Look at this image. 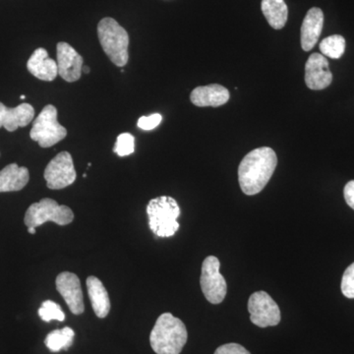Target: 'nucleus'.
<instances>
[{
	"label": "nucleus",
	"mask_w": 354,
	"mask_h": 354,
	"mask_svg": "<svg viewBox=\"0 0 354 354\" xmlns=\"http://www.w3.org/2000/svg\"><path fill=\"white\" fill-rule=\"evenodd\" d=\"M278 158L269 147H261L247 153L239 167V180L242 192L248 196L264 189L276 171Z\"/></svg>",
	"instance_id": "obj_1"
},
{
	"label": "nucleus",
	"mask_w": 354,
	"mask_h": 354,
	"mask_svg": "<svg viewBox=\"0 0 354 354\" xmlns=\"http://www.w3.org/2000/svg\"><path fill=\"white\" fill-rule=\"evenodd\" d=\"M187 339V329L183 321L171 313H164L153 326L150 344L157 354H180Z\"/></svg>",
	"instance_id": "obj_2"
},
{
	"label": "nucleus",
	"mask_w": 354,
	"mask_h": 354,
	"mask_svg": "<svg viewBox=\"0 0 354 354\" xmlns=\"http://www.w3.org/2000/svg\"><path fill=\"white\" fill-rule=\"evenodd\" d=\"M97 37L111 62L116 66H125L129 59V36L127 30L121 27L118 21L106 17L97 25Z\"/></svg>",
	"instance_id": "obj_3"
},
{
	"label": "nucleus",
	"mask_w": 354,
	"mask_h": 354,
	"mask_svg": "<svg viewBox=\"0 0 354 354\" xmlns=\"http://www.w3.org/2000/svg\"><path fill=\"white\" fill-rule=\"evenodd\" d=\"M147 214L149 225L156 236H174L179 230L177 218L180 216V208L172 197L153 198L147 206Z\"/></svg>",
	"instance_id": "obj_4"
},
{
	"label": "nucleus",
	"mask_w": 354,
	"mask_h": 354,
	"mask_svg": "<svg viewBox=\"0 0 354 354\" xmlns=\"http://www.w3.org/2000/svg\"><path fill=\"white\" fill-rule=\"evenodd\" d=\"M67 136L66 128L57 121V109L48 104L41 109L38 118L32 123L30 137L41 148H50L57 145Z\"/></svg>",
	"instance_id": "obj_5"
},
{
	"label": "nucleus",
	"mask_w": 354,
	"mask_h": 354,
	"mask_svg": "<svg viewBox=\"0 0 354 354\" xmlns=\"http://www.w3.org/2000/svg\"><path fill=\"white\" fill-rule=\"evenodd\" d=\"M74 220V214L69 207L59 205L55 200L44 198L34 203L25 214L24 223L28 227H38L48 221L58 225H67Z\"/></svg>",
	"instance_id": "obj_6"
},
{
	"label": "nucleus",
	"mask_w": 354,
	"mask_h": 354,
	"mask_svg": "<svg viewBox=\"0 0 354 354\" xmlns=\"http://www.w3.org/2000/svg\"><path fill=\"white\" fill-rule=\"evenodd\" d=\"M220 260L215 256H209L202 265L200 285L206 299L209 304H220L227 292V285L220 272Z\"/></svg>",
	"instance_id": "obj_7"
},
{
	"label": "nucleus",
	"mask_w": 354,
	"mask_h": 354,
	"mask_svg": "<svg viewBox=\"0 0 354 354\" xmlns=\"http://www.w3.org/2000/svg\"><path fill=\"white\" fill-rule=\"evenodd\" d=\"M250 320L260 328L274 327L281 322L278 304L265 291L253 293L248 300Z\"/></svg>",
	"instance_id": "obj_8"
},
{
	"label": "nucleus",
	"mask_w": 354,
	"mask_h": 354,
	"mask_svg": "<svg viewBox=\"0 0 354 354\" xmlns=\"http://www.w3.org/2000/svg\"><path fill=\"white\" fill-rule=\"evenodd\" d=\"M44 176L50 189H64L73 184L77 174L72 156L68 152L58 153L46 165Z\"/></svg>",
	"instance_id": "obj_9"
},
{
	"label": "nucleus",
	"mask_w": 354,
	"mask_h": 354,
	"mask_svg": "<svg viewBox=\"0 0 354 354\" xmlns=\"http://www.w3.org/2000/svg\"><path fill=\"white\" fill-rule=\"evenodd\" d=\"M57 290L60 293L70 311L74 315H81L85 311L83 291L80 279L73 272H64L58 274L55 281Z\"/></svg>",
	"instance_id": "obj_10"
},
{
	"label": "nucleus",
	"mask_w": 354,
	"mask_h": 354,
	"mask_svg": "<svg viewBox=\"0 0 354 354\" xmlns=\"http://www.w3.org/2000/svg\"><path fill=\"white\" fill-rule=\"evenodd\" d=\"M58 75L66 82H76L81 78L84 66L83 57L69 44L58 43L57 46Z\"/></svg>",
	"instance_id": "obj_11"
},
{
	"label": "nucleus",
	"mask_w": 354,
	"mask_h": 354,
	"mask_svg": "<svg viewBox=\"0 0 354 354\" xmlns=\"http://www.w3.org/2000/svg\"><path fill=\"white\" fill-rule=\"evenodd\" d=\"M333 82V74L327 58L320 53L310 55L305 64V83L314 91L329 87Z\"/></svg>",
	"instance_id": "obj_12"
},
{
	"label": "nucleus",
	"mask_w": 354,
	"mask_h": 354,
	"mask_svg": "<svg viewBox=\"0 0 354 354\" xmlns=\"http://www.w3.org/2000/svg\"><path fill=\"white\" fill-rule=\"evenodd\" d=\"M35 118V109L31 104L23 102L16 108H7L0 102V128L14 132L19 127H26Z\"/></svg>",
	"instance_id": "obj_13"
},
{
	"label": "nucleus",
	"mask_w": 354,
	"mask_h": 354,
	"mask_svg": "<svg viewBox=\"0 0 354 354\" xmlns=\"http://www.w3.org/2000/svg\"><path fill=\"white\" fill-rule=\"evenodd\" d=\"M230 95L227 88L218 84H211L208 86H201L192 91L190 101L194 106L199 108L213 106L218 108L227 104Z\"/></svg>",
	"instance_id": "obj_14"
},
{
	"label": "nucleus",
	"mask_w": 354,
	"mask_h": 354,
	"mask_svg": "<svg viewBox=\"0 0 354 354\" xmlns=\"http://www.w3.org/2000/svg\"><path fill=\"white\" fill-rule=\"evenodd\" d=\"M30 73L41 81L55 80L58 75L57 62L48 57V53L44 48H37L27 62Z\"/></svg>",
	"instance_id": "obj_15"
},
{
	"label": "nucleus",
	"mask_w": 354,
	"mask_h": 354,
	"mask_svg": "<svg viewBox=\"0 0 354 354\" xmlns=\"http://www.w3.org/2000/svg\"><path fill=\"white\" fill-rule=\"evenodd\" d=\"M324 13L318 7L310 9L301 26V46L305 51L311 50L322 34Z\"/></svg>",
	"instance_id": "obj_16"
},
{
	"label": "nucleus",
	"mask_w": 354,
	"mask_h": 354,
	"mask_svg": "<svg viewBox=\"0 0 354 354\" xmlns=\"http://www.w3.org/2000/svg\"><path fill=\"white\" fill-rule=\"evenodd\" d=\"M30 180L29 169L19 167L17 164H10L0 171V193L20 191Z\"/></svg>",
	"instance_id": "obj_17"
},
{
	"label": "nucleus",
	"mask_w": 354,
	"mask_h": 354,
	"mask_svg": "<svg viewBox=\"0 0 354 354\" xmlns=\"http://www.w3.org/2000/svg\"><path fill=\"white\" fill-rule=\"evenodd\" d=\"M88 295L95 315L104 319L111 311V300L104 283L97 277L91 276L87 279Z\"/></svg>",
	"instance_id": "obj_18"
},
{
	"label": "nucleus",
	"mask_w": 354,
	"mask_h": 354,
	"mask_svg": "<svg viewBox=\"0 0 354 354\" xmlns=\"http://www.w3.org/2000/svg\"><path fill=\"white\" fill-rule=\"evenodd\" d=\"M261 9L268 23L274 30L285 27L288 18V8L285 0H262Z\"/></svg>",
	"instance_id": "obj_19"
},
{
	"label": "nucleus",
	"mask_w": 354,
	"mask_h": 354,
	"mask_svg": "<svg viewBox=\"0 0 354 354\" xmlns=\"http://www.w3.org/2000/svg\"><path fill=\"white\" fill-rule=\"evenodd\" d=\"M74 337H75L74 330L71 328L65 327L62 330H55L50 332L46 335L44 344L53 353H58L62 349L67 351L73 344Z\"/></svg>",
	"instance_id": "obj_20"
},
{
	"label": "nucleus",
	"mask_w": 354,
	"mask_h": 354,
	"mask_svg": "<svg viewBox=\"0 0 354 354\" xmlns=\"http://www.w3.org/2000/svg\"><path fill=\"white\" fill-rule=\"evenodd\" d=\"M320 50L324 57L339 59L346 50V39L341 35L328 37L321 41Z\"/></svg>",
	"instance_id": "obj_21"
},
{
	"label": "nucleus",
	"mask_w": 354,
	"mask_h": 354,
	"mask_svg": "<svg viewBox=\"0 0 354 354\" xmlns=\"http://www.w3.org/2000/svg\"><path fill=\"white\" fill-rule=\"evenodd\" d=\"M39 316L46 323H50L53 320L64 322L65 320V314L60 305L51 300H46L43 302L41 308L39 309Z\"/></svg>",
	"instance_id": "obj_22"
},
{
	"label": "nucleus",
	"mask_w": 354,
	"mask_h": 354,
	"mask_svg": "<svg viewBox=\"0 0 354 354\" xmlns=\"http://www.w3.org/2000/svg\"><path fill=\"white\" fill-rule=\"evenodd\" d=\"M135 151V138L130 133H122L116 139L113 152L120 157H127Z\"/></svg>",
	"instance_id": "obj_23"
},
{
	"label": "nucleus",
	"mask_w": 354,
	"mask_h": 354,
	"mask_svg": "<svg viewBox=\"0 0 354 354\" xmlns=\"http://www.w3.org/2000/svg\"><path fill=\"white\" fill-rule=\"evenodd\" d=\"M342 291L344 297L354 298V263L346 268L342 279Z\"/></svg>",
	"instance_id": "obj_24"
},
{
	"label": "nucleus",
	"mask_w": 354,
	"mask_h": 354,
	"mask_svg": "<svg viewBox=\"0 0 354 354\" xmlns=\"http://www.w3.org/2000/svg\"><path fill=\"white\" fill-rule=\"evenodd\" d=\"M162 118L160 113L151 114L149 116H142L138 120V127L145 131L155 129L162 122Z\"/></svg>",
	"instance_id": "obj_25"
},
{
	"label": "nucleus",
	"mask_w": 354,
	"mask_h": 354,
	"mask_svg": "<svg viewBox=\"0 0 354 354\" xmlns=\"http://www.w3.org/2000/svg\"><path fill=\"white\" fill-rule=\"evenodd\" d=\"M215 354H251L239 344H227L216 348Z\"/></svg>",
	"instance_id": "obj_26"
},
{
	"label": "nucleus",
	"mask_w": 354,
	"mask_h": 354,
	"mask_svg": "<svg viewBox=\"0 0 354 354\" xmlns=\"http://www.w3.org/2000/svg\"><path fill=\"white\" fill-rule=\"evenodd\" d=\"M344 199L346 204L354 209V180L349 181L344 189Z\"/></svg>",
	"instance_id": "obj_27"
},
{
	"label": "nucleus",
	"mask_w": 354,
	"mask_h": 354,
	"mask_svg": "<svg viewBox=\"0 0 354 354\" xmlns=\"http://www.w3.org/2000/svg\"><path fill=\"white\" fill-rule=\"evenodd\" d=\"M28 232L31 234H36V227H28Z\"/></svg>",
	"instance_id": "obj_28"
},
{
	"label": "nucleus",
	"mask_w": 354,
	"mask_h": 354,
	"mask_svg": "<svg viewBox=\"0 0 354 354\" xmlns=\"http://www.w3.org/2000/svg\"><path fill=\"white\" fill-rule=\"evenodd\" d=\"M82 72L85 74H88L91 72L90 67L88 66H83Z\"/></svg>",
	"instance_id": "obj_29"
},
{
	"label": "nucleus",
	"mask_w": 354,
	"mask_h": 354,
	"mask_svg": "<svg viewBox=\"0 0 354 354\" xmlns=\"http://www.w3.org/2000/svg\"><path fill=\"white\" fill-rule=\"evenodd\" d=\"M20 99H21V100H25V99H26L25 95H21Z\"/></svg>",
	"instance_id": "obj_30"
}]
</instances>
